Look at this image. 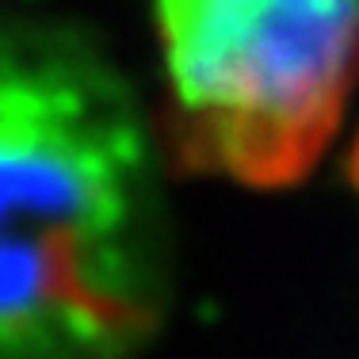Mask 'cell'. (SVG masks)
I'll return each mask as SVG.
<instances>
[{"mask_svg": "<svg viewBox=\"0 0 359 359\" xmlns=\"http://www.w3.org/2000/svg\"><path fill=\"white\" fill-rule=\"evenodd\" d=\"M348 172H352L355 187H359V142H355V149H352V161H348Z\"/></svg>", "mask_w": 359, "mask_h": 359, "instance_id": "cell-3", "label": "cell"}, {"mask_svg": "<svg viewBox=\"0 0 359 359\" xmlns=\"http://www.w3.org/2000/svg\"><path fill=\"white\" fill-rule=\"evenodd\" d=\"M168 302L157 153L76 27L0 15V359H130Z\"/></svg>", "mask_w": 359, "mask_h": 359, "instance_id": "cell-1", "label": "cell"}, {"mask_svg": "<svg viewBox=\"0 0 359 359\" xmlns=\"http://www.w3.org/2000/svg\"><path fill=\"white\" fill-rule=\"evenodd\" d=\"M165 142L184 172L290 187L359 76V0H153Z\"/></svg>", "mask_w": 359, "mask_h": 359, "instance_id": "cell-2", "label": "cell"}]
</instances>
